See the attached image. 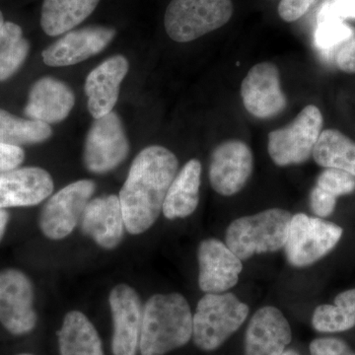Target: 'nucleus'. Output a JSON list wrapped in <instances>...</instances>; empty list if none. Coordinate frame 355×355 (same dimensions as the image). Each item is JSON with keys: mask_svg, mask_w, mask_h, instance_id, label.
Segmentation results:
<instances>
[{"mask_svg": "<svg viewBox=\"0 0 355 355\" xmlns=\"http://www.w3.org/2000/svg\"><path fill=\"white\" fill-rule=\"evenodd\" d=\"M178 168L176 155L163 146L146 147L135 157L119 196L128 233L141 234L155 223Z\"/></svg>", "mask_w": 355, "mask_h": 355, "instance_id": "1", "label": "nucleus"}, {"mask_svg": "<svg viewBox=\"0 0 355 355\" xmlns=\"http://www.w3.org/2000/svg\"><path fill=\"white\" fill-rule=\"evenodd\" d=\"M193 336V314L179 293L155 294L142 312L141 355H166L187 345Z\"/></svg>", "mask_w": 355, "mask_h": 355, "instance_id": "2", "label": "nucleus"}, {"mask_svg": "<svg viewBox=\"0 0 355 355\" xmlns=\"http://www.w3.org/2000/svg\"><path fill=\"white\" fill-rule=\"evenodd\" d=\"M291 218L287 210L270 209L236 219L226 230V245L241 261L275 253L286 245Z\"/></svg>", "mask_w": 355, "mask_h": 355, "instance_id": "3", "label": "nucleus"}, {"mask_svg": "<svg viewBox=\"0 0 355 355\" xmlns=\"http://www.w3.org/2000/svg\"><path fill=\"white\" fill-rule=\"evenodd\" d=\"M249 306L233 293H207L193 315V343L203 352H214L236 333L249 315Z\"/></svg>", "mask_w": 355, "mask_h": 355, "instance_id": "4", "label": "nucleus"}, {"mask_svg": "<svg viewBox=\"0 0 355 355\" xmlns=\"http://www.w3.org/2000/svg\"><path fill=\"white\" fill-rule=\"evenodd\" d=\"M232 14L231 0H172L166 9L165 29L173 41L188 43L219 29Z\"/></svg>", "mask_w": 355, "mask_h": 355, "instance_id": "5", "label": "nucleus"}, {"mask_svg": "<svg viewBox=\"0 0 355 355\" xmlns=\"http://www.w3.org/2000/svg\"><path fill=\"white\" fill-rule=\"evenodd\" d=\"M343 230L333 222L304 214L292 216L284 249L294 268H306L327 256L342 239Z\"/></svg>", "mask_w": 355, "mask_h": 355, "instance_id": "6", "label": "nucleus"}, {"mask_svg": "<svg viewBox=\"0 0 355 355\" xmlns=\"http://www.w3.org/2000/svg\"><path fill=\"white\" fill-rule=\"evenodd\" d=\"M323 128V116L314 105L306 106L286 128L268 135L270 158L279 167L302 164L312 156Z\"/></svg>", "mask_w": 355, "mask_h": 355, "instance_id": "7", "label": "nucleus"}, {"mask_svg": "<svg viewBox=\"0 0 355 355\" xmlns=\"http://www.w3.org/2000/svg\"><path fill=\"white\" fill-rule=\"evenodd\" d=\"M95 188L91 180H80L55 193L44 205L40 216V228L43 234L51 240L64 239L71 234L81 221Z\"/></svg>", "mask_w": 355, "mask_h": 355, "instance_id": "8", "label": "nucleus"}, {"mask_svg": "<svg viewBox=\"0 0 355 355\" xmlns=\"http://www.w3.org/2000/svg\"><path fill=\"white\" fill-rule=\"evenodd\" d=\"M130 144L120 116L114 112L95 119L84 146V164L88 171L105 174L127 158Z\"/></svg>", "mask_w": 355, "mask_h": 355, "instance_id": "9", "label": "nucleus"}, {"mask_svg": "<svg viewBox=\"0 0 355 355\" xmlns=\"http://www.w3.org/2000/svg\"><path fill=\"white\" fill-rule=\"evenodd\" d=\"M0 324L9 333L23 336L37 324L34 288L31 280L20 270L0 272Z\"/></svg>", "mask_w": 355, "mask_h": 355, "instance_id": "10", "label": "nucleus"}, {"mask_svg": "<svg viewBox=\"0 0 355 355\" xmlns=\"http://www.w3.org/2000/svg\"><path fill=\"white\" fill-rule=\"evenodd\" d=\"M254 168L253 153L241 140H227L211 154L209 182L219 195L231 197L244 188Z\"/></svg>", "mask_w": 355, "mask_h": 355, "instance_id": "11", "label": "nucleus"}, {"mask_svg": "<svg viewBox=\"0 0 355 355\" xmlns=\"http://www.w3.org/2000/svg\"><path fill=\"white\" fill-rule=\"evenodd\" d=\"M241 97L245 108L256 118H272L282 113L286 107V98L277 65L261 62L252 67L243 80Z\"/></svg>", "mask_w": 355, "mask_h": 355, "instance_id": "12", "label": "nucleus"}, {"mask_svg": "<svg viewBox=\"0 0 355 355\" xmlns=\"http://www.w3.org/2000/svg\"><path fill=\"white\" fill-rule=\"evenodd\" d=\"M198 286L205 293H224L234 287L243 270L242 261L219 240H203L198 250Z\"/></svg>", "mask_w": 355, "mask_h": 355, "instance_id": "13", "label": "nucleus"}, {"mask_svg": "<svg viewBox=\"0 0 355 355\" xmlns=\"http://www.w3.org/2000/svg\"><path fill=\"white\" fill-rule=\"evenodd\" d=\"M109 303L114 323V355H137L144 312L139 294L128 284H118L110 293Z\"/></svg>", "mask_w": 355, "mask_h": 355, "instance_id": "14", "label": "nucleus"}, {"mask_svg": "<svg viewBox=\"0 0 355 355\" xmlns=\"http://www.w3.org/2000/svg\"><path fill=\"white\" fill-rule=\"evenodd\" d=\"M116 36V30L104 26H92L67 32L43 51L44 64L49 67H69L101 53Z\"/></svg>", "mask_w": 355, "mask_h": 355, "instance_id": "15", "label": "nucleus"}, {"mask_svg": "<svg viewBox=\"0 0 355 355\" xmlns=\"http://www.w3.org/2000/svg\"><path fill=\"white\" fill-rule=\"evenodd\" d=\"M53 178L39 167L0 173V209L34 207L50 197Z\"/></svg>", "mask_w": 355, "mask_h": 355, "instance_id": "16", "label": "nucleus"}, {"mask_svg": "<svg viewBox=\"0 0 355 355\" xmlns=\"http://www.w3.org/2000/svg\"><path fill=\"white\" fill-rule=\"evenodd\" d=\"M291 324L282 311L266 306L254 313L245 335V355H282L291 343Z\"/></svg>", "mask_w": 355, "mask_h": 355, "instance_id": "17", "label": "nucleus"}, {"mask_svg": "<svg viewBox=\"0 0 355 355\" xmlns=\"http://www.w3.org/2000/svg\"><path fill=\"white\" fill-rule=\"evenodd\" d=\"M84 234L106 250L118 247L125 233V219L118 196L96 198L88 202L81 218Z\"/></svg>", "mask_w": 355, "mask_h": 355, "instance_id": "18", "label": "nucleus"}, {"mask_svg": "<svg viewBox=\"0 0 355 355\" xmlns=\"http://www.w3.org/2000/svg\"><path fill=\"white\" fill-rule=\"evenodd\" d=\"M128 71L127 58L114 55L88 74L85 93L88 98L89 113L93 118H101L111 113L118 102L121 83Z\"/></svg>", "mask_w": 355, "mask_h": 355, "instance_id": "19", "label": "nucleus"}, {"mask_svg": "<svg viewBox=\"0 0 355 355\" xmlns=\"http://www.w3.org/2000/svg\"><path fill=\"white\" fill-rule=\"evenodd\" d=\"M74 103L76 97L67 84L43 77L33 85L24 112L28 118L51 125L64 121Z\"/></svg>", "mask_w": 355, "mask_h": 355, "instance_id": "20", "label": "nucleus"}, {"mask_svg": "<svg viewBox=\"0 0 355 355\" xmlns=\"http://www.w3.org/2000/svg\"><path fill=\"white\" fill-rule=\"evenodd\" d=\"M200 177L202 164L198 159H191L177 173L163 205L166 218H186L195 212L200 202Z\"/></svg>", "mask_w": 355, "mask_h": 355, "instance_id": "21", "label": "nucleus"}, {"mask_svg": "<svg viewBox=\"0 0 355 355\" xmlns=\"http://www.w3.org/2000/svg\"><path fill=\"white\" fill-rule=\"evenodd\" d=\"M58 336L60 355H105L99 334L79 311L65 315Z\"/></svg>", "mask_w": 355, "mask_h": 355, "instance_id": "22", "label": "nucleus"}, {"mask_svg": "<svg viewBox=\"0 0 355 355\" xmlns=\"http://www.w3.org/2000/svg\"><path fill=\"white\" fill-rule=\"evenodd\" d=\"M100 0H44L41 26L51 37L71 31L87 19Z\"/></svg>", "mask_w": 355, "mask_h": 355, "instance_id": "23", "label": "nucleus"}, {"mask_svg": "<svg viewBox=\"0 0 355 355\" xmlns=\"http://www.w3.org/2000/svg\"><path fill=\"white\" fill-rule=\"evenodd\" d=\"M312 156L322 167L343 170L355 177V142L338 130L322 132Z\"/></svg>", "mask_w": 355, "mask_h": 355, "instance_id": "24", "label": "nucleus"}, {"mask_svg": "<svg viewBox=\"0 0 355 355\" xmlns=\"http://www.w3.org/2000/svg\"><path fill=\"white\" fill-rule=\"evenodd\" d=\"M312 326L319 333H342L355 327V288L335 298V304L318 306L313 313Z\"/></svg>", "mask_w": 355, "mask_h": 355, "instance_id": "25", "label": "nucleus"}, {"mask_svg": "<svg viewBox=\"0 0 355 355\" xmlns=\"http://www.w3.org/2000/svg\"><path fill=\"white\" fill-rule=\"evenodd\" d=\"M53 135L48 123L18 118L0 109V142L8 146H22L41 144Z\"/></svg>", "mask_w": 355, "mask_h": 355, "instance_id": "26", "label": "nucleus"}, {"mask_svg": "<svg viewBox=\"0 0 355 355\" xmlns=\"http://www.w3.org/2000/svg\"><path fill=\"white\" fill-rule=\"evenodd\" d=\"M354 31L343 20L331 19L317 23L315 44L322 51H330L342 46L354 37Z\"/></svg>", "mask_w": 355, "mask_h": 355, "instance_id": "27", "label": "nucleus"}, {"mask_svg": "<svg viewBox=\"0 0 355 355\" xmlns=\"http://www.w3.org/2000/svg\"><path fill=\"white\" fill-rule=\"evenodd\" d=\"M316 186L338 198L355 191V177L343 170L326 168L318 177Z\"/></svg>", "mask_w": 355, "mask_h": 355, "instance_id": "28", "label": "nucleus"}, {"mask_svg": "<svg viewBox=\"0 0 355 355\" xmlns=\"http://www.w3.org/2000/svg\"><path fill=\"white\" fill-rule=\"evenodd\" d=\"M29 51V42L24 38L0 51V83L10 78L18 71L24 64Z\"/></svg>", "mask_w": 355, "mask_h": 355, "instance_id": "29", "label": "nucleus"}, {"mask_svg": "<svg viewBox=\"0 0 355 355\" xmlns=\"http://www.w3.org/2000/svg\"><path fill=\"white\" fill-rule=\"evenodd\" d=\"M311 355H355V352L343 340L336 338H320L310 343Z\"/></svg>", "mask_w": 355, "mask_h": 355, "instance_id": "30", "label": "nucleus"}, {"mask_svg": "<svg viewBox=\"0 0 355 355\" xmlns=\"http://www.w3.org/2000/svg\"><path fill=\"white\" fill-rule=\"evenodd\" d=\"M310 205L311 209L317 216L324 218L335 211L336 198L316 186L310 193Z\"/></svg>", "mask_w": 355, "mask_h": 355, "instance_id": "31", "label": "nucleus"}, {"mask_svg": "<svg viewBox=\"0 0 355 355\" xmlns=\"http://www.w3.org/2000/svg\"><path fill=\"white\" fill-rule=\"evenodd\" d=\"M317 0H282L279 6L280 17L286 22H294L305 15Z\"/></svg>", "mask_w": 355, "mask_h": 355, "instance_id": "32", "label": "nucleus"}, {"mask_svg": "<svg viewBox=\"0 0 355 355\" xmlns=\"http://www.w3.org/2000/svg\"><path fill=\"white\" fill-rule=\"evenodd\" d=\"M354 3L355 0H324L318 12L317 23L331 19L343 20V14Z\"/></svg>", "mask_w": 355, "mask_h": 355, "instance_id": "33", "label": "nucleus"}, {"mask_svg": "<svg viewBox=\"0 0 355 355\" xmlns=\"http://www.w3.org/2000/svg\"><path fill=\"white\" fill-rule=\"evenodd\" d=\"M25 153L21 147L0 142V173L17 169L24 162Z\"/></svg>", "mask_w": 355, "mask_h": 355, "instance_id": "34", "label": "nucleus"}, {"mask_svg": "<svg viewBox=\"0 0 355 355\" xmlns=\"http://www.w3.org/2000/svg\"><path fill=\"white\" fill-rule=\"evenodd\" d=\"M336 64L345 73H355V37L340 46L336 55Z\"/></svg>", "mask_w": 355, "mask_h": 355, "instance_id": "35", "label": "nucleus"}, {"mask_svg": "<svg viewBox=\"0 0 355 355\" xmlns=\"http://www.w3.org/2000/svg\"><path fill=\"white\" fill-rule=\"evenodd\" d=\"M22 38V29L19 25L12 22L4 23L0 28V51L12 46Z\"/></svg>", "mask_w": 355, "mask_h": 355, "instance_id": "36", "label": "nucleus"}, {"mask_svg": "<svg viewBox=\"0 0 355 355\" xmlns=\"http://www.w3.org/2000/svg\"><path fill=\"white\" fill-rule=\"evenodd\" d=\"M9 221V214L6 209H0V241L6 232L7 224Z\"/></svg>", "mask_w": 355, "mask_h": 355, "instance_id": "37", "label": "nucleus"}, {"mask_svg": "<svg viewBox=\"0 0 355 355\" xmlns=\"http://www.w3.org/2000/svg\"><path fill=\"white\" fill-rule=\"evenodd\" d=\"M342 18L343 20L347 19V18H355V3L343 14Z\"/></svg>", "mask_w": 355, "mask_h": 355, "instance_id": "38", "label": "nucleus"}, {"mask_svg": "<svg viewBox=\"0 0 355 355\" xmlns=\"http://www.w3.org/2000/svg\"><path fill=\"white\" fill-rule=\"evenodd\" d=\"M282 355H300L296 350L294 349H286Z\"/></svg>", "mask_w": 355, "mask_h": 355, "instance_id": "39", "label": "nucleus"}, {"mask_svg": "<svg viewBox=\"0 0 355 355\" xmlns=\"http://www.w3.org/2000/svg\"><path fill=\"white\" fill-rule=\"evenodd\" d=\"M4 18H3V14H2L1 11H0V28L2 27L4 24Z\"/></svg>", "mask_w": 355, "mask_h": 355, "instance_id": "40", "label": "nucleus"}, {"mask_svg": "<svg viewBox=\"0 0 355 355\" xmlns=\"http://www.w3.org/2000/svg\"><path fill=\"white\" fill-rule=\"evenodd\" d=\"M18 355H33V354H18Z\"/></svg>", "mask_w": 355, "mask_h": 355, "instance_id": "41", "label": "nucleus"}]
</instances>
